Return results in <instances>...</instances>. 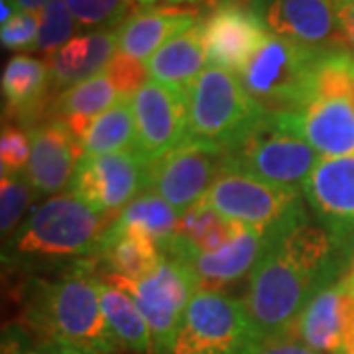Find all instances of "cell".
<instances>
[{"mask_svg":"<svg viewBox=\"0 0 354 354\" xmlns=\"http://www.w3.org/2000/svg\"><path fill=\"white\" fill-rule=\"evenodd\" d=\"M30 354H101L93 348L81 346L75 342L59 341V339H51V341H41L38 344H34L32 353Z\"/></svg>","mask_w":354,"mask_h":354,"instance_id":"cell-36","label":"cell"},{"mask_svg":"<svg viewBox=\"0 0 354 354\" xmlns=\"http://www.w3.org/2000/svg\"><path fill=\"white\" fill-rule=\"evenodd\" d=\"M225 216L216 211L213 205L203 197L201 201H197L187 211H183L179 215L176 228V236L174 241L187 242V244H195L201 236H205L211 228H215Z\"/></svg>","mask_w":354,"mask_h":354,"instance_id":"cell-33","label":"cell"},{"mask_svg":"<svg viewBox=\"0 0 354 354\" xmlns=\"http://www.w3.org/2000/svg\"><path fill=\"white\" fill-rule=\"evenodd\" d=\"M341 286L344 288V290L348 291V293H353L354 291V254H353V260H351V266H348V270H346V274L342 276Z\"/></svg>","mask_w":354,"mask_h":354,"instance_id":"cell-42","label":"cell"},{"mask_svg":"<svg viewBox=\"0 0 354 354\" xmlns=\"http://www.w3.org/2000/svg\"><path fill=\"white\" fill-rule=\"evenodd\" d=\"M227 165V148L183 140L171 152L150 162L146 191L160 195L181 215L211 191Z\"/></svg>","mask_w":354,"mask_h":354,"instance_id":"cell-9","label":"cell"},{"mask_svg":"<svg viewBox=\"0 0 354 354\" xmlns=\"http://www.w3.org/2000/svg\"><path fill=\"white\" fill-rule=\"evenodd\" d=\"M130 106L136 122V152L148 162L171 152L187 138L185 93L148 81L132 95Z\"/></svg>","mask_w":354,"mask_h":354,"instance_id":"cell-14","label":"cell"},{"mask_svg":"<svg viewBox=\"0 0 354 354\" xmlns=\"http://www.w3.org/2000/svg\"><path fill=\"white\" fill-rule=\"evenodd\" d=\"M41 14L38 12H16L0 28V41L6 50H28L34 48L38 38Z\"/></svg>","mask_w":354,"mask_h":354,"instance_id":"cell-35","label":"cell"},{"mask_svg":"<svg viewBox=\"0 0 354 354\" xmlns=\"http://www.w3.org/2000/svg\"><path fill=\"white\" fill-rule=\"evenodd\" d=\"M150 162L138 152H114L83 158L77 165L71 191L106 218L122 213L148 187Z\"/></svg>","mask_w":354,"mask_h":354,"instance_id":"cell-10","label":"cell"},{"mask_svg":"<svg viewBox=\"0 0 354 354\" xmlns=\"http://www.w3.org/2000/svg\"><path fill=\"white\" fill-rule=\"evenodd\" d=\"M321 288L325 286L291 262L272 241L248 278L242 301L258 339L266 344L290 337L305 305Z\"/></svg>","mask_w":354,"mask_h":354,"instance_id":"cell-4","label":"cell"},{"mask_svg":"<svg viewBox=\"0 0 354 354\" xmlns=\"http://www.w3.org/2000/svg\"><path fill=\"white\" fill-rule=\"evenodd\" d=\"M32 132V156L26 177L38 195H53L71 185L77 165L83 160L81 142L62 120L48 118Z\"/></svg>","mask_w":354,"mask_h":354,"instance_id":"cell-17","label":"cell"},{"mask_svg":"<svg viewBox=\"0 0 354 354\" xmlns=\"http://www.w3.org/2000/svg\"><path fill=\"white\" fill-rule=\"evenodd\" d=\"M305 140L323 158L354 153V109L346 97L315 99L297 114Z\"/></svg>","mask_w":354,"mask_h":354,"instance_id":"cell-22","label":"cell"},{"mask_svg":"<svg viewBox=\"0 0 354 354\" xmlns=\"http://www.w3.org/2000/svg\"><path fill=\"white\" fill-rule=\"evenodd\" d=\"M209 62L201 22L171 38L146 62L152 81L179 93H187L191 83L205 71Z\"/></svg>","mask_w":354,"mask_h":354,"instance_id":"cell-24","label":"cell"},{"mask_svg":"<svg viewBox=\"0 0 354 354\" xmlns=\"http://www.w3.org/2000/svg\"><path fill=\"white\" fill-rule=\"evenodd\" d=\"M32 156V132L16 122H4L0 134V167L2 177L22 176Z\"/></svg>","mask_w":354,"mask_h":354,"instance_id":"cell-32","label":"cell"},{"mask_svg":"<svg viewBox=\"0 0 354 354\" xmlns=\"http://www.w3.org/2000/svg\"><path fill=\"white\" fill-rule=\"evenodd\" d=\"M199 18L201 8L195 4L148 6L136 10L116 28L118 51L146 64L169 39L199 24Z\"/></svg>","mask_w":354,"mask_h":354,"instance_id":"cell-19","label":"cell"},{"mask_svg":"<svg viewBox=\"0 0 354 354\" xmlns=\"http://www.w3.org/2000/svg\"><path fill=\"white\" fill-rule=\"evenodd\" d=\"M118 50L116 30H95L87 36H77L57 50L50 59L53 97L81 81L99 75L111 64Z\"/></svg>","mask_w":354,"mask_h":354,"instance_id":"cell-20","label":"cell"},{"mask_svg":"<svg viewBox=\"0 0 354 354\" xmlns=\"http://www.w3.org/2000/svg\"><path fill=\"white\" fill-rule=\"evenodd\" d=\"M272 244L268 230L246 227L216 252H197L191 244L171 241L162 256L185 264L197 278L199 290L221 291L250 276Z\"/></svg>","mask_w":354,"mask_h":354,"instance_id":"cell-13","label":"cell"},{"mask_svg":"<svg viewBox=\"0 0 354 354\" xmlns=\"http://www.w3.org/2000/svg\"><path fill=\"white\" fill-rule=\"evenodd\" d=\"M83 158L114 152H136V122L130 99H120L99 114L81 138Z\"/></svg>","mask_w":354,"mask_h":354,"instance_id":"cell-27","label":"cell"},{"mask_svg":"<svg viewBox=\"0 0 354 354\" xmlns=\"http://www.w3.org/2000/svg\"><path fill=\"white\" fill-rule=\"evenodd\" d=\"M346 297L348 291L342 288L341 281L321 288L305 305L290 337L321 354L341 353Z\"/></svg>","mask_w":354,"mask_h":354,"instance_id":"cell-21","label":"cell"},{"mask_svg":"<svg viewBox=\"0 0 354 354\" xmlns=\"http://www.w3.org/2000/svg\"><path fill=\"white\" fill-rule=\"evenodd\" d=\"M22 325L41 341L75 342L101 354L120 351L101 307V276L91 258L77 260L55 279H32Z\"/></svg>","mask_w":354,"mask_h":354,"instance_id":"cell-1","label":"cell"},{"mask_svg":"<svg viewBox=\"0 0 354 354\" xmlns=\"http://www.w3.org/2000/svg\"><path fill=\"white\" fill-rule=\"evenodd\" d=\"M10 2L16 6L18 12H22V10H26V12H36L39 8H44L50 0H10Z\"/></svg>","mask_w":354,"mask_h":354,"instance_id":"cell-40","label":"cell"},{"mask_svg":"<svg viewBox=\"0 0 354 354\" xmlns=\"http://www.w3.org/2000/svg\"><path fill=\"white\" fill-rule=\"evenodd\" d=\"M177 221H179V213L176 209L152 191L140 193L138 197L132 203H128L122 209V213L114 218V223L140 230L142 234L152 239L162 254L176 236Z\"/></svg>","mask_w":354,"mask_h":354,"instance_id":"cell-28","label":"cell"},{"mask_svg":"<svg viewBox=\"0 0 354 354\" xmlns=\"http://www.w3.org/2000/svg\"><path fill=\"white\" fill-rule=\"evenodd\" d=\"M353 295H354V291H353Z\"/></svg>","mask_w":354,"mask_h":354,"instance_id":"cell-43","label":"cell"},{"mask_svg":"<svg viewBox=\"0 0 354 354\" xmlns=\"http://www.w3.org/2000/svg\"><path fill=\"white\" fill-rule=\"evenodd\" d=\"M113 225L75 193H62L32 211L10 241L14 258H88Z\"/></svg>","mask_w":354,"mask_h":354,"instance_id":"cell-3","label":"cell"},{"mask_svg":"<svg viewBox=\"0 0 354 354\" xmlns=\"http://www.w3.org/2000/svg\"><path fill=\"white\" fill-rule=\"evenodd\" d=\"M256 354H321L309 348L307 344L301 341L293 339V337H283V339H276V341L266 342L264 346Z\"/></svg>","mask_w":354,"mask_h":354,"instance_id":"cell-37","label":"cell"},{"mask_svg":"<svg viewBox=\"0 0 354 354\" xmlns=\"http://www.w3.org/2000/svg\"><path fill=\"white\" fill-rule=\"evenodd\" d=\"M187 138L230 150L264 114L242 87L239 75L223 67H205L185 93Z\"/></svg>","mask_w":354,"mask_h":354,"instance_id":"cell-6","label":"cell"},{"mask_svg":"<svg viewBox=\"0 0 354 354\" xmlns=\"http://www.w3.org/2000/svg\"><path fill=\"white\" fill-rule=\"evenodd\" d=\"M104 73L111 77L114 87L118 88L122 99H132V95L148 83V67L144 62L134 59L122 51H116Z\"/></svg>","mask_w":354,"mask_h":354,"instance_id":"cell-34","label":"cell"},{"mask_svg":"<svg viewBox=\"0 0 354 354\" xmlns=\"http://www.w3.org/2000/svg\"><path fill=\"white\" fill-rule=\"evenodd\" d=\"M140 6H179V4H197L199 0H134Z\"/></svg>","mask_w":354,"mask_h":354,"instance_id":"cell-41","label":"cell"},{"mask_svg":"<svg viewBox=\"0 0 354 354\" xmlns=\"http://www.w3.org/2000/svg\"><path fill=\"white\" fill-rule=\"evenodd\" d=\"M101 307L109 329L122 351L153 354L152 330L127 291L101 279Z\"/></svg>","mask_w":354,"mask_h":354,"instance_id":"cell-26","label":"cell"},{"mask_svg":"<svg viewBox=\"0 0 354 354\" xmlns=\"http://www.w3.org/2000/svg\"><path fill=\"white\" fill-rule=\"evenodd\" d=\"M323 53L270 34L239 79L264 113L301 114L311 102L313 71Z\"/></svg>","mask_w":354,"mask_h":354,"instance_id":"cell-5","label":"cell"},{"mask_svg":"<svg viewBox=\"0 0 354 354\" xmlns=\"http://www.w3.org/2000/svg\"><path fill=\"white\" fill-rule=\"evenodd\" d=\"M317 156L299 128L297 114L264 113L228 150V167L301 193L319 162Z\"/></svg>","mask_w":354,"mask_h":354,"instance_id":"cell-2","label":"cell"},{"mask_svg":"<svg viewBox=\"0 0 354 354\" xmlns=\"http://www.w3.org/2000/svg\"><path fill=\"white\" fill-rule=\"evenodd\" d=\"M201 26L211 65L236 75L270 36L250 2L242 0H221Z\"/></svg>","mask_w":354,"mask_h":354,"instance_id":"cell-15","label":"cell"},{"mask_svg":"<svg viewBox=\"0 0 354 354\" xmlns=\"http://www.w3.org/2000/svg\"><path fill=\"white\" fill-rule=\"evenodd\" d=\"M120 99L122 97L118 88L114 87L111 77L102 71L99 75L81 81L73 87L62 91L59 95H55L50 104L48 118L62 120L65 127L73 132V136L81 142L88 124Z\"/></svg>","mask_w":354,"mask_h":354,"instance_id":"cell-25","label":"cell"},{"mask_svg":"<svg viewBox=\"0 0 354 354\" xmlns=\"http://www.w3.org/2000/svg\"><path fill=\"white\" fill-rule=\"evenodd\" d=\"M342 354H354V295L346 297L344 311V330H342Z\"/></svg>","mask_w":354,"mask_h":354,"instance_id":"cell-39","label":"cell"},{"mask_svg":"<svg viewBox=\"0 0 354 354\" xmlns=\"http://www.w3.org/2000/svg\"><path fill=\"white\" fill-rule=\"evenodd\" d=\"M262 346L242 301L223 291L199 290L183 313L169 354H256Z\"/></svg>","mask_w":354,"mask_h":354,"instance_id":"cell-7","label":"cell"},{"mask_svg":"<svg viewBox=\"0 0 354 354\" xmlns=\"http://www.w3.org/2000/svg\"><path fill=\"white\" fill-rule=\"evenodd\" d=\"M75 16L64 0H50L41 8V24H39L38 38L32 50L44 53L48 59L57 50H62L67 41L73 39L77 30Z\"/></svg>","mask_w":354,"mask_h":354,"instance_id":"cell-29","label":"cell"},{"mask_svg":"<svg viewBox=\"0 0 354 354\" xmlns=\"http://www.w3.org/2000/svg\"><path fill=\"white\" fill-rule=\"evenodd\" d=\"M101 276H124L138 279L152 272L164 258L152 239L140 230L113 223L102 234L101 242L93 256H88Z\"/></svg>","mask_w":354,"mask_h":354,"instance_id":"cell-23","label":"cell"},{"mask_svg":"<svg viewBox=\"0 0 354 354\" xmlns=\"http://www.w3.org/2000/svg\"><path fill=\"white\" fill-rule=\"evenodd\" d=\"M339 354H342V353H339Z\"/></svg>","mask_w":354,"mask_h":354,"instance_id":"cell-44","label":"cell"},{"mask_svg":"<svg viewBox=\"0 0 354 354\" xmlns=\"http://www.w3.org/2000/svg\"><path fill=\"white\" fill-rule=\"evenodd\" d=\"M304 195L317 221L346 252L354 236V153L321 158L305 181Z\"/></svg>","mask_w":354,"mask_h":354,"instance_id":"cell-16","label":"cell"},{"mask_svg":"<svg viewBox=\"0 0 354 354\" xmlns=\"http://www.w3.org/2000/svg\"><path fill=\"white\" fill-rule=\"evenodd\" d=\"M38 197L32 181L24 176H6L0 181V228L2 239H12L22 216Z\"/></svg>","mask_w":354,"mask_h":354,"instance_id":"cell-30","label":"cell"},{"mask_svg":"<svg viewBox=\"0 0 354 354\" xmlns=\"http://www.w3.org/2000/svg\"><path fill=\"white\" fill-rule=\"evenodd\" d=\"M335 8L342 36L354 50V0H335Z\"/></svg>","mask_w":354,"mask_h":354,"instance_id":"cell-38","label":"cell"},{"mask_svg":"<svg viewBox=\"0 0 354 354\" xmlns=\"http://www.w3.org/2000/svg\"><path fill=\"white\" fill-rule=\"evenodd\" d=\"M264 28L278 38L311 50H346L335 0H250Z\"/></svg>","mask_w":354,"mask_h":354,"instance_id":"cell-12","label":"cell"},{"mask_svg":"<svg viewBox=\"0 0 354 354\" xmlns=\"http://www.w3.org/2000/svg\"><path fill=\"white\" fill-rule=\"evenodd\" d=\"M205 199L228 221L270 230L301 203V193L266 183L227 165Z\"/></svg>","mask_w":354,"mask_h":354,"instance_id":"cell-11","label":"cell"},{"mask_svg":"<svg viewBox=\"0 0 354 354\" xmlns=\"http://www.w3.org/2000/svg\"><path fill=\"white\" fill-rule=\"evenodd\" d=\"M2 101L4 118L28 130L48 120L53 101L48 62L24 53L14 55L2 73Z\"/></svg>","mask_w":354,"mask_h":354,"instance_id":"cell-18","label":"cell"},{"mask_svg":"<svg viewBox=\"0 0 354 354\" xmlns=\"http://www.w3.org/2000/svg\"><path fill=\"white\" fill-rule=\"evenodd\" d=\"M75 16L79 28L113 30L128 16L134 0H64Z\"/></svg>","mask_w":354,"mask_h":354,"instance_id":"cell-31","label":"cell"},{"mask_svg":"<svg viewBox=\"0 0 354 354\" xmlns=\"http://www.w3.org/2000/svg\"><path fill=\"white\" fill-rule=\"evenodd\" d=\"M134 299L152 330L153 354H169L176 341L177 329L195 291H199L197 278L189 268L174 258L164 256L160 264L138 279L124 276H101Z\"/></svg>","mask_w":354,"mask_h":354,"instance_id":"cell-8","label":"cell"}]
</instances>
